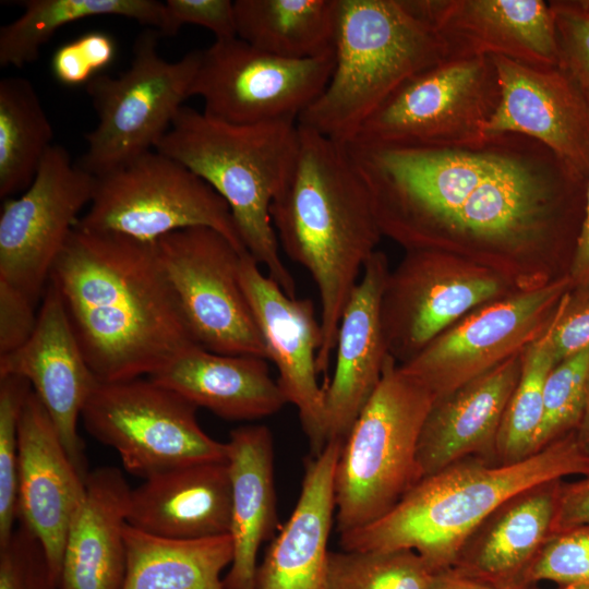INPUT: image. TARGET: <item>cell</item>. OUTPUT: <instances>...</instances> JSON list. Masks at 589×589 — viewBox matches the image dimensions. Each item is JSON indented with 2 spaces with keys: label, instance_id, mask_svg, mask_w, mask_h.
<instances>
[{
  "label": "cell",
  "instance_id": "obj_1",
  "mask_svg": "<svg viewBox=\"0 0 589 589\" xmlns=\"http://www.w3.org/2000/svg\"><path fill=\"white\" fill-rule=\"evenodd\" d=\"M382 235L412 251L450 244L574 255L588 179L546 146L502 133L456 146L348 142Z\"/></svg>",
  "mask_w": 589,
  "mask_h": 589
},
{
  "label": "cell",
  "instance_id": "obj_2",
  "mask_svg": "<svg viewBox=\"0 0 589 589\" xmlns=\"http://www.w3.org/2000/svg\"><path fill=\"white\" fill-rule=\"evenodd\" d=\"M49 284L99 383L151 376L196 345L154 242L75 227Z\"/></svg>",
  "mask_w": 589,
  "mask_h": 589
},
{
  "label": "cell",
  "instance_id": "obj_3",
  "mask_svg": "<svg viewBox=\"0 0 589 589\" xmlns=\"http://www.w3.org/2000/svg\"><path fill=\"white\" fill-rule=\"evenodd\" d=\"M298 125L297 154L271 217L279 245L316 286L322 328L316 370L324 374L344 310L382 232L370 191L345 144Z\"/></svg>",
  "mask_w": 589,
  "mask_h": 589
},
{
  "label": "cell",
  "instance_id": "obj_4",
  "mask_svg": "<svg viewBox=\"0 0 589 589\" xmlns=\"http://www.w3.org/2000/svg\"><path fill=\"white\" fill-rule=\"evenodd\" d=\"M589 476L576 432L513 464L460 459L422 478L385 516L339 534L344 551L409 549L433 572L453 566L471 532L502 503L539 483Z\"/></svg>",
  "mask_w": 589,
  "mask_h": 589
},
{
  "label": "cell",
  "instance_id": "obj_5",
  "mask_svg": "<svg viewBox=\"0 0 589 589\" xmlns=\"http://www.w3.org/2000/svg\"><path fill=\"white\" fill-rule=\"evenodd\" d=\"M297 120L237 124L182 106L156 151L184 165L228 204L240 238L290 297L297 285L279 253L271 205L297 154Z\"/></svg>",
  "mask_w": 589,
  "mask_h": 589
},
{
  "label": "cell",
  "instance_id": "obj_6",
  "mask_svg": "<svg viewBox=\"0 0 589 589\" xmlns=\"http://www.w3.org/2000/svg\"><path fill=\"white\" fill-rule=\"evenodd\" d=\"M335 65L298 124L341 143L405 82L450 56L413 0H338Z\"/></svg>",
  "mask_w": 589,
  "mask_h": 589
},
{
  "label": "cell",
  "instance_id": "obj_7",
  "mask_svg": "<svg viewBox=\"0 0 589 589\" xmlns=\"http://www.w3.org/2000/svg\"><path fill=\"white\" fill-rule=\"evenodd\" d=\"M433 401L390 356L341 445L334 479L339 534L382 518L421 480L418 444Z\"/></svg>",
  "mask_w": 589,
  "mask_h": 589
},
{
  "label": "cell",
  "instance_id": "obj_8",
  "mask_svg": "<svg viewBox=\"0 0 589 589\" xmlns=\"http://www.w3.org/2000/svg\"><path fill=\"white\" fill-rule=\"evenodd\" d=\"M160 37L153 28L142 32L125 71L97 74L86 84L97 123L84 136L87 146L77 165L94 177L154 151L191 97L201 50L167 61L158 52Z\"/></svg>",
  "mask_w": 589,
  "mask_h": 589
},
{
  "label": "cell",
  "instance_id": "obj_9",
  "mask_svg": "<svg viewBox=\"0 0 589 589\" xmlns=\"http://www.w3.org/2000/svg\"><path fill=\"white\" fill-rule=\"evenodd\" d=\"M75 227L143 242L208 227L248 252L226 201L184 165L156 149L96 176L93 199Z\"/></svg>",
  "mask_w": 589,
  "mask_h": 589
},
{
  "label": "cell",
  "instance_id": "obj_10",
  "mask_svg": "<svg viewBox=\"0 0 589 589\" xmlns=\"http://www.w3.org/2000/svg\"><path fill=\"white\" fill-rule=\"evenodd\" d=\"M197 409L144 376L98 383L81 418L94 438L119 454L128 472L145 479L176 467L227 460L226 443L201 428Z\"/></svg>",
  "mask_w": 589,
  "mask_h": 589
},
{
  "label": "cell",
  "instance_id": "obj_11",
  "mask_svg": "<svg viewBox=\"0 0 589 589\" xmlns=\"http://www.w3.org/2000/svg\"><path fill=\"white\" fill-rule=\"evenodd\" d=\"M498 98L490 56H449L405 82L348 142L435 147L472 143L483 137Z\"/></svg>",
  "mask_w": 589,
  "mask_h": 589
},
{
  "label": "cell",
  "instance_id": "obj_12",
  "mask_svg": "<svg viewBox=\"0 0 589 589\" xmlns=\"http://www.w3.org/2000/svg\"><path fill=\"white\" fill-rule=\"evenodd\" d=\"M154 245L194 342L215 353L267 360L241 281V259L247 252L208 227L170 232Z\"/></svg>",
  "mask_w": 589,
  "mask_h": 589
},
{
  "label": "cell",
  "instance_id": "obj_13",
  "mask_svg": "<svg viewBox=\"0 0 589 589\" xmlns=\"http://www.w3.org/2000/svg\"><path fill=\"white\" fill-rule=\"evenodd\" d=\"M335 52L311 59H287L244 40H215L201 50L191 97L202 98L215 119L251 124L297 120L325 89Z\"/></svg>",
  "mask_w": 589,
  "mask_h": 589
},
{
  "label": "cell",
  "instance_id": "obj_14",
  "mask_svg": "<svg viewBox=\"0 0 589 589\" xmlns=\"http://www.w3.org/2000/svg\"><path fill=\"white\" fill-rule=\"evenodd\" d=\"M95 177L52 145L32 184L3 200L0 212V280L38 302L55 263L89 205Z\"/></svg>",
  "mask_w": 589,
  "mask_h": 589
},
{
  "label": "cell",
  "instance_id": "obj_15",
  "mask_svg": "<svg viewBox=\"0 0 589 589\" xmlns=\"http://www.w3.org/2000/svg\"><path fill=\"white\" fill-rule=\"evenodd\" d=\"M241 281L261 332L267 361L277 371V383L299 413L311 455L320 454L327 443L325 431V392L318 385L316 354L322 342L321 322L310 298L288 296L249 252L241 259Z\"/></svg>",
  "mask_w": 589,
  "mask_h": 589
},
{
  "label": "cell",
  "instance_id": "obj_16",
  "mask_svg": "<svg viewBox=\"0 0 589 589\" xmlns=\"http://www.w3.org/2000/svg\"><path fill=\"white\" fill-rule=\"evenodd\" d=\"M495 65L500 98L483 136L517 133L546 146L566 167L589 178V105L560 65L537 67L502 56Z\"/></svg>",
  "mask_w": 589,
  "mask_h": 589
},
{
  "label": "cell",
  "instance_id": "obj_17",
  "mask_svg": "<svg viewBox=\"0 0 589 589\" xmlns=\"http://www.w3.org/2000/svg\"><path fill=\"white\" fill-rule=\"evenodd\" d=\"M569 276L489 306L436 337L400 369L435 399L505 361V353L534 327L540 315L567 293Z\"/></svg>",
  "mask_w": 589,
  "mask_h": 589
},
{
  "label": "cell",
  "instance_id": "obj_18",
  "mask_svg": "<svg viewBox=\"0 0 589 589\" xmlns=\"http://www.w3.org/2000/svg\"><path fill=\"white\" fill-rule=\"evenodd\" d=\"M7 375L29 382L70 458L86 478L89 471L77 423L99 382L82 353L58 291L49 283L32 336L16 350L0 357V377Z\"/></svg>",
  "mask_w": 589,
  "mask_h": 589
},
{
  "label": "cell",
  "instance_id": "obj_19",
  "mask_svg": "<svg viewBox=\"0 0 589 589\" xmlns=\"http://www.w3.org/2000/svg\"><path fill=\"white\" fill-rule=\"evenodd\" d=\"M85 480L32 390L19 424L17 521L39 539L59 581L68 529L84 500Z\"/></svg>",
  "mask_w": 589,
  "mask_h": 589
},
{
  "label": "cell",
  "instance_id": "obj_20",
  "mask_svg": "<svg viewBox=\"0 0 589 589\" xmlns=\"http://www.w3.org/2000/svg\"><path fill=\"white\" fill-rule=\"evenodd\" d=\"M453 57L502 56L558 65L553 14L542 0H413Z\"/></svg>",
  "mask_w": 589,
  "mask_h": 589
},
{
  "label": "cell",
  "instance_id": "obj_21",
  "mask_svg": "<svg viewBox=\"0 0 589 589\" xmlns=\"http://www.w3.org/2000/svg\"><path fill=\"white\" fill-rule=\"evenodd\" d=\"M386 278L385 256L374 252L344 310L335 348V370L324 388L327 442H344L347 437L380 384L392 356L381 316Z\"/></svg>",
  "mask_w": 589,
  "mask_h": 589
},
{
  "label": "cell",
  "instance_id": "obj_22",
  "mask_svg": "<svg viewBox=\"0 0 589 589\" xmlns=\"http://www.w3.org/2000/svg\"><path fill=\"white\" fill-rule=\"evenodd\" d=\"M562 481L539 483L502 503L466 539L450 568L491 589H532L527 576L551 536Z\"/></svg>",
  "mask_w": 589,
  "mask_h": 589
},
{
  "label": "cell",
  "instance_id": "obj_23",
  "mask_svg": "<svg viewBox=\"0 0 589 589\" xmlns=\"http://www.w3.org/2000/svg\"><path fill=\"white\" fill-rule=\"evenodd\" d=\"M341 445L342 441H328L320 454L306 460L296 507L259 563L254 589H328L327 544Z\"/></svg>",
  "mask_w": 589,
  "mask_h": 589
},
{
  "label": "cell",
  "instance_id": "obj_24",
  "mask_svg": "<svg viewBox=\"0 0 589 589\" xmlns=\"http://www.w3.org/2000/svg\"><path fill=\"white\" fill-rule=\"evenodd\" d=\"M520 371L521 363L508 358L433 401L418 444L421 479L468 457L494 462L498 430Z\"/></svg>",
  "mask_w": 589,
  "mask_h": 589
},
{
  "label": "cell",
  "instance_id": "obj_25",
  "mask_svg": "<svg viewBox=\"0 0 589 589\" xmlns=\"http://www.w3.org/2000/svg\"><path fill=\"white\" fill-rule=\"evenodd\" d=\"M231 483L226 461L176 467L131 489L128 525L176 540L229 534Z\"/></svg>",
  "mask_w": 589,
  "mask_h": 589
},
{
  "label": "cell",
  "instance_id": "obj_26",
  "mask_svg": "<svg viewBox=\"0 0 589 589\" xmlns=\"http://www.w3.org/2000/svg\"><path fill=\"white\" fill-rule=\"evenodd\" d=\"M85 496L65 538L62 589H122L131 488L116 467L88 472Z\"/></svg>",
  "mask_w": 589,
  "mask_h": 589
},
{
  "label": "cell",
  "instance_id": "obj_27",
  "mask_svg": "<svg viewBox=\"0 0 589 589\" xmlns=\"http://www.w3.org/2000/svg\"><path fill=\"white\" fill-rule=\"evenodd\" d=\"M226 445L233 557L223 582L225 589H254L259 550L278 527L273 436L266 425H243Z\"/></svg>",
  "mask_w": 589,
  "mask_h": 589
},
{
  "label": "cell",
  "instance_id": "obj_28",
  "mask_svg": "<svg viewBox=\"0 0 589 589\" xmlns=\"http://www.w3.org/2000/svg\"><path fill=\"white\" fill-rule=\"evenodd\" d=\"M147 377L226 420H257L287 405L266 359L215 353L199 345Z\"/></svg>",
  "mask_w": 589,
  "mask_h": 589
},
{
  "label": "cell",
  "instance_id": "obj_29",
  "mask_svg": "<svg viewBox=\"0 0 589 589\" xmlns=\"http://www.w3.org/2000/svg\"><path fill=\"white\" fill-rule=\"evenodd\" d=\"M124 539L127 572L122 589H225L221 573L233 557L229 534L176 540L127 524Z\"/></svg>",
  "mask_w": 589,
  "mask_h": 589
},
{
  "label": "cell",
  "instance_id": "obj_30",
  "mask_svg": "<svg viewBox=\"0 0 589 589\" xmlns=\"http://www.w3.org/2000/svg\"><path fill=\"white\" fill-rule=\"evenodd\" d=\"M237 37L287 59L334 51L338 0H236Z\"/></svg>",
  "mask_w": 589,
  "mask_h": 589
},
{
  "label": "cell",
  "instance_id": "obj_31",
  "mask_svg": "<svg viewBox=\"0 0 589 589\" xmlns=\"http://www.w3.org/2000/svg\"><path fill=\"white\" fill-rule=\"evenodd\" d=\"M24 12L0 29V65L23 68L62 26L99 15H116L161 28L164 2L156 0H24Z\"/></svg>",
  "mask_w": 589,
  "mask_h": 589
},
{
  "label": "cell",
  "instance_id": "obj_32",
  "mask_svg": "<svg viewBox=\"0 0 589 589\" xmlns=\"http://www.w3.org/2000/svg\"><path fill=\"white\" fill-rule=\"evenodd\" d=\"M52 125L33 84L20 76L0 81V197L25 191L53 145Z\"/></svg>",
  "mask_w": 589,
  "mask_h": 589
},
{
  "label": "cell",
  "instance_id": "obj_33",
  "mask_svg": "<svg viewBox=\"0 0 589 589\" xmlns=\"http://www.w3.org/2000/svg\"><path fill=\"white\" fill-rule=\"evenodd\" d=\"M555 365L550 328L527 352L495 444V464H513L536 453V440L543 414L546 377Z\"/></svg>",
  "mask_w": 589,
  "mask_h": 589
},
{
  "label": "cell",
  "instance_id": "obj_34",
  "mask_svg": "<svg viewBox=\"0 0 589 589\" xmlns=\"http://www.w3.org/2000/svg\"><path fill=\"white\" fill-rule=\"evenodd\" d=\"M433 572L409 549L329 552L328 589H429Z\"/></svg>",
  "mask_w": 589,
  "mask_h": 589
},
{
  "label": "cell",
  "instance_id": "obj_35",
  "mask_svg": "<svg viewBox=\"0 0 589 589\" xmlns=\"http://www.w3.org/2000/svg\"><path fill=\"white\" fill-rule=\"evenodd\" d=\"M588 381L589 346L552 368L544 385L536 453L577 431L586 405Z\"/></svg>",
  "mask_w": 589,
  "mask_h": 589
},
{
  "label": "cell",
  "instance_id": "obj_36",
  "mask_svg": "<svg viewBox=\"0 0 589 589\" xmlns=\"http://www.w3.org/2000/svg\"><path fill=\"white\" fill-rule=\"evenodd\" d=\"M32 386L16 375L0 377V545L17 521L19 424Z\"/></svg>",
  "mask_w": 589,
  "mask_h": 589
},
{
  "label": "cell",
  "instance_id": "obj_37",
  "mask_svg": "<svg viewBox=\"0 0 589 589\" xmlns=\"http://www.w3.org/2000/svg\"><path fill=\"white\" fill-rule=\"evenodd\" d=\"M541 580L589 586V524L549 537L527 576L529 587Z\"/></svg>",
  "mask_w": 589,
  "mask_h": 589
},
{
  "label": "cell",
  "instance_id": "obj_38",
  "mask_svg": "<svg viewBox=\"0 0 589 589\" xmlns=\"http://www.w3.org/2000/svg\"><path fill=\"white\" fill-rule=\"evenodd\" d=\"M0 589H62L39 539L22 522L0 545Z\"/></svg>",
  "mask_w": 589,
  "mask_h": 589
},
{
  "label": "cell",
  "instance_id": "obj_39",
  "mask_svg": "<svg viewBox=\"0 0 589 589\" xmlns=\"http://www.w3.org/2000/svg\"><path fill=\"white\" fill-rule=\"evenodd\" d=\"M115 55L113 38L106 32L92 31L60 46L51 58V71L63 85H86L112 62Z\"/></svg>",
  "mask_w": 589,
  "mask_h": 589
},
{
  "label": "cell",
  "instance_id": "obj_40",
  "mask_svg": "<svg viewBox=\"0 0 589 589\" xmlns=\"http://www.w3.org/2000/svg\"><path fill=\"white\" fill-rule=\"evenodd\" d=\"M555 25L558 65L575 81L589 105V19L565 0L549 1Z\"/></svg>",
  "mask_w": 589,
  "mask_h": 589
},
{
  "label": "cell",
  "instance_id": "obj_41",
  "mask_svg": "<svg viewBox=\"0 0 589 589\" xmlns=\"http://www.w3.org/2000/svg\"><path fill=\"white\" fill-rule=\"evenodd\" d=\"M187 24L209 29L215 40L237 37L235 3L230 0H167L160 36H173Z\"/></svg>",
  "mask_w": 589,
  "mask_h": 589
},
{
  "label": "cell",
  "instance_id": "obj_42",
  "mask_svg": "<svg viewBox=\"0 0 589 589\" xmlns=\"http://www.w3.org/2000/svg\"><path fill=\"white\" fill-rule=\"evenodd\" d=\"M565 294L550 325L555 364L589 346V293Z\"/></svg>",
  "mask_w": 589,
  "mask_h": 589
},
{
  "label": "cell",
  "instance_id": "obj_43",
  "mask_svg": "<svg viewBox=\"0 0 589 589\" xmlns=\"http://www.w3.org/2000/svg\"><path fill=\"white\" fill-rule=\"evenodd\" d=\"M36 304L23 291L0 280V357L29 339L37 323Z\"/></svg>",
  "mask_w": 589,
  "mask_h": 589
},
{
  "label": "cell",
  "instance_id": "obj_44",
  "mask_svg": "<svg viewBox=\"0 0 589 589\" xmlns=\"http://www.w3.org/2000/svg\"><path fill=\"white\" fill-rule=\"evenodd\" d=\"M589 524V476L574 482L562 481L551 534Z\"/></svg>",
  "mask_w": 589,
  "mask_h": 589
},
{
  "label": "cell",
  "instance_id": "obj_45",
  "mask_svg": "<svg viewBox=\"0 0 589 589\" xmlns=\"http://www.w3.org/2000/svg\"><path fill=\"white\" fill-rule=\"evenodd\" d=\"M577 292L589 293V178L586 190L585 213L568 273Z\"/></svg>",
  "mask_w": 589,
  "mask_h": 589
},
{
  "label": "cell",
  "instance_id": "obj_46",
  "mask_svg": "<svg viewBox=\"0 0 589 589\" xmlns=\"http://www.w3.org/2000/svg\"><path fill=\"white\" fill-rule=\"evenodd\" d=\"M429 589H491L490 587L458 574L452 568L433 574Z\"/></svg>",
  "mask_w": 589,
  "mask_h": 589
},
{
  "label": "cell",
  "instance_id": "obj_47",
  "mask_svg": "<svg viewBox=\"0 0 589 589\" xmlns=\"http://www.w3.org/2000/svg\"><path fill=\"white\" fill-rule=\"evenodd\" d=\"M576 435L582 448L589 454V381L587 387L586 405L581 421L576 431Z\"/></svg>",
  "mask_w": 589,
  "mask_h": 589
},
{
  "label": "cell",
  "instance_id": "obj_48",
  "mask_svg": "<svg viewBox=\"0 0 589 589\" xmlns=\"http://www.w3.org/2000/svg\"><path fill=\"white\" fill-rule=\"evenodd\" d=\"M565 1L574 11L589 19V0H565Z\"/></svg>",
  "mask_w": 589,
  "mask_h": 589
},
{
  "label": "cell",
  "instance_id": "obj_49",
  "mask_svg": "<svg viewBox=\"0 0 589 589\" xmlns=\"http://www.w3.org/2000/svg\"><path fill=\"white\" fill-rule=\"evenodd\" d=\"M532 589H539L537 586ZM558 589H589V586L587 585H579V584H573V585H564L560 586Z\"/></svg>",
  "mask_w": 589,
  "mask_h": 589
}]
</instances>
